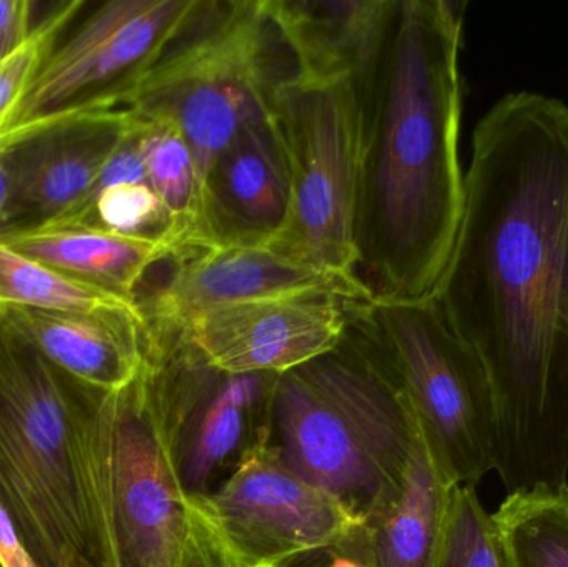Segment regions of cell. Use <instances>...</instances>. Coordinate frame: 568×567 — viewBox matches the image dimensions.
I'll return each instance as SVG.
<instances>
[{"label": "cell", "mask_w": 568, "mask_h": 567, "mask_svg": "<svg viewBox=\"0 0 568 567\" xmlns=\"http://www.w3.org/2000/svg\"><path fill=\"white\" fill-rule=\"evenodd\" d=\"M434 300L493 388L507 495L568 489V103L507 93L477 123Z\"/></svg>", "instance_id": "cell-1"}, {"label": "cell", "mask_w": 568, "mask_h": 567, "mask_svg": "<svg viewBox=\"0 0 568 567\" xmlns=\"http://www.w3.org/2000/svg\"><path fill=\"white\" fill-rule=\"evenodd\" d=\"M466 2L393 0L363 110L356 276L377 300L433 296L466 195L459 159Z\"/></svg>", "instance_id": "cell-2"}, {"label": "cell", "mask_w": 568, "mask_h": 567, "mask_svg": "<svg viewBox=\"0 0 568 567\" xmlns=\"http://www.w3.org/2000/svg\"><path fill=\"white\" fill-rule=\"evenodd\" d=\"M103 393L0 320V503L40 567H113L90 435Z\"/></svg>", "instance_id": "cell-3"}, {"label": "cell", "mask_w": 568, "mask_h": 567, "mask_svg": "<svg viewBox=\"0 0 568 567\" xmlns=\"http://www.w3.org/2000/svg\"><path fill=\"white\" fill-rule=\"evenodd\" d=\"M414 432L416 416L389 366L351 320L336 348L276 376L270 445L363 528L399 493Z\"/></svg>", "instance_id": "cell-4"}, {"label": "cell", "mask_w": 568, "mask_h": 567, "mask_svg": "<svg viewBox=\"0 0 568 567\" xmlns=\"http://www.w3.org/2000/svg\"><path fill=\"white\" fill-rule=\"evenodd\" d=\"M270 110L291 172V215L273 249L333 276L359 302L373 300L356 276L357 186L363 110L353 79L290 75L270 90Z\"/></svg>", "instance_id": "cell-5"}, {"label": "cell", "mask_w": 568, "mask_h": 567, "mask_svg": "<svg viewBox=\"0 0 568 567\" xmlns=\"http://www.w3.org/2000/svg\"><path fill=\"white\" fill-rule=\"evenodd\" d=\"M266 26L263 0H205L123 107L179 126L202 185L240 129L268 110L278 79L270 75Z\"/></svg>", "instance_id": "cell-6"}, {"label": "cell", "mask_w": 568, "mask_h": 567, "mask_svg": "<svg viewBox=\"0 0 568 567\" xmlns=\"http://www.w3.org/2000/svg\"><path fill=\"white\" fill-rule=\"evenodd\" d=\"M347 316L379 350L447 478L476 486L494 472L489 378L434 296L347 300Z\"/></svg>", "instance_id": "cell-7"}, {"label": "cell", "mask_w": 568, "mask_h": 567, "mask_svg": "<svg viewBox=\"0 0 568 567\" xmlns=\"http://www.w3.org/2000/svg\"><path fill=\"white\" fill-rule=\"evenodd\" d=\"M205 0H109L70 27L0 122V152L52 123L123 109Z\"/></svg>", "instance_id": "cell-8"}, {"label": "cell", "mask_w": 568, "mask_h": 567, "mask_svg": "<svg viewBox=\"0 0 568 567\" xmlns=\"http://www.w3.org/2000/svg\"><path fill=\"white\" fill-rule=\"evenodd\" d=\"M90 435L113 567H175L189 496L145 363L125 388L100 396Z\"/></svg>", "instance_id": "cell-9"}, {"label": "cell", "mask_w": 568, "mask_h": 567, "mask_svg": "<svg viewBox=\"0 0 568 567\" xmlns=\"http://www.w3.org/2000/svg\"><path fill=\"white\" fill-rule=\"evenodd\" d=\"M146 328L145 368L155 389L183 492L206 498L270 443L278 375H229L206 365L169 326Z\"/></svg>", "instance_id": "cell-10"}, {"label": "cell", "mask_w": 568, "mask_h": 567, "mask_svg": "<svg viewBox=\"0 0 568 567\" xmlns=\"http://www.w3.org/2000/svg\"><path fill=\"white\" fill-rule=\"evenodd\" d=\"M196 499L243 567H287L339 549L363 523L334 496L297 475L270 443L212 495Z\"/></svg>", "instance_id": "cell-11"}, {"label": "cell", "mask_w": 568, "mask_h": 567, "mask_svg": "<svg viewBox=\"0 0 568 567\" xmlns=\"http://www.w3.org/2000/svg\"><path fill=\"white\" fill-rule=\"evenodd\" d=\"M347 323L346 298L311 288L219 306L176 330L219 372L283 375L336 348Z\"/></svg>", "instance_id": "cell-12"}, {"label": "cell", "mask_w": 568, "mask_h": 567, "mask_svg": "<svg viewBox=\"0 0 568 567\" xmlns=\"http://www.w3.org/2000/svg\"><path fill=\"white\" fill-rule=\"evenodd\" d=\"M136 126L130 110H105L43 126L2 150L12 180L2 235L47 225L79 209Z\"/></svg>", "instance_id": "cell-13"}, {"label": "cell", "mask_w": 568, "mask_h": 567, "mask_svg": "<svg viewBox=\"0 0 568 567\" xmlns=\"http://www.w3.org/2000/svg\"><path fill=\"white\" fill-rule=\"evenodd\" d=\"M290 215V163L268 107L240 129L206 172L203 249L273 246Z\"/></svg>", "instance_id": "cell-14"}, {"label": "cell", "mask_w": 568, "mask_h": 567, "mask_svg": "<svg viewBox=\"0 0 568 567\" xmlns=\"http://www.w3.org/2000/svg\"><path fill=\"white\" fill-rule=\"evenodd\" d=\"M169 282L152 295L139 298L146 323L185 325L190 318L233 303L268 298L301 290L327 288L359 302L333 276L287 259L273 246L203 249L172 260Z\"/></svg>", "instance_id": "cell-15"}, {"label": "cell", "mask_w": 568, "mask_h": 567, "mask_svg": "<svg viewBox=\"0 0 568 567\" xmlns=\"http://www.w3.org/2000/svg\"><path fill=\"white\" fill-rule=\"evenodd\" d=\"M0 320L60 372L99 392L125 388L145 363L143 315L10 308Z\"/></svg>", "instance_id": "cell-16"}, {"label": "cell", "mask_w": 568, "mask_h": 567, "mask_svg": "<svg viewBox=\"0 0 568 567\" xmlns=\"http://www.w3.org/2000/svg\"><path fill=\"white\" fill-rule=\"evenodd\" d=\"M266 17L310 80H359L374 62L393 0H263Z\"/></svg>", "instance_id": "cell-17"}, {"label": "cell", "mask_w": 568, "mask_h": 567, "mask_svg": "<svg viewBox=\"0 0 568 567\" xmlns=\"http://www.w3.org/2000/svg\"><path fill=\"white\" fill-rule=\"evenodd\" d=\"M456 486L437 463L416 418L399 493L389 508L361 528L337 555L367 567H430Z\"/></svg>", "instance_id": "cell-18"}, {"label": "cell", "mask_w": 568, "mask_h": 567, "mask_svg": "<svg viewBox=\"0 0 568 567\" xmlns=\"http://www.w3.org/2000/svg\"><path fill=\"white\" fill-rule=\"evenodd\" d=\"M0 243L80 282L136 302L140 283L156 263L170 262L165 243L116 235L90 225H50L3 233ZM139 303V302H136Z\"/></svg>", "instance_id": "cell-19"}, {"label": "cell", "mask_w": 568, "mask_h": 567, "mask_svg": "<svg viewBox=\"0 0 568 567\" xmlns=\"http://www.w3.org/2000/svg\"><path fill=\"white\" fill-rule=\"evenodd\" d=\"M139 146L146 179L169 216L172 260L203 250L202 183L185 136L166 120H140Z\"/></svg>", "instance_id": "cell-20"}, {"label": "cell", "mask_w": 568, "mask_h": 567, "mask_svg": "<svg viewBox=\"0 0 568 567\" xmlns=\"http://www.w3.org/2000/svg\"><path fill=\"white\" fill-rule=\"evenodd\" d=\"M10 308L75 315H143L133 300L63 275L0 243V313Z\"/></svg>", "instance_id": "cell-21"}, {"label": "cell", "mask_w": 568, "mask_h": 567, "mask_svg": "<svg viewBox=\"0 0 568 567\" xmlns=\"http://www.w3.org/2000/svg\"><path fill=\"white\" fill-rule=\"evenodd\" d=\"M493 519L506 567H568V489L513 493Z\"/></svg>", "instance_id": "cell-22"}, {"label": "cell", "mask_w": 568, "mask_h": 567, "mask_svg": "<svg viewBox=\"0 0 568 567\" xmlns=\"http://www.w3.org/2000/svg\"><path fill=\"white\" fill-rule=\"evenodd\" d=\"M52 223L97 226L116 235L156 240L170 246L169 216L149 182L103 186L79 209Z\"/></svg>", "instance_id": "cell-23"}, {"label": "cell", "mask_w": 568, "mask_h": 567, "mask_svg": "<svg viewBox=\"0 0 568 567\" xmlns=\"http://www.w3.org/2000/svg\"><path fill=\"white\" fill-rule=\"evenodd\" d=\"M430 567H506L493 515L474 486H456Z\"/></svg>", "instance_id": "cell-24"}, {"label": "cell", "mask_w": 568, "mask_h": 567, "mask_svg": "<svg viewBox=\"0 0 568 567\" xmlns=\"http://www.w3.org/2000/svg\"><path fill=\"white\" fill-rule=\"evenodd\" d=\"M85 0L57 2L40 17L30 36L9 57L0 60V122L22 99L40 67L49 59L57 43L82 16Z\"/></svg>", "instance_id": "cell-25"}, {"label": "cell", "mask_w": 568, "mask_h": 567, "mask_svg": "<svg viewBox=\"0 0 568 567\" xmlns=\"http://www.w3.org/2000/svg\"><path fill=\"white\" fill-rule=\"evenodd\" d=\"M175 567H243L219 526L196 499L189 498V523Z\"/></svg>", "instance_id": "cell-26"}, {"label": "cell", "mask_w": 568, "mask_h": 567, "mask_svg": "<svg viewBox=\"0 0 568 567\" xmlns=\"http://www.w3.org/2000/svg\"><path fill=\"white\" fill-rule=\"evenodd\" d=\"M33 0H0V39H27L36 26Z\"/></svg>", "instance_id": "cell-27"}, {"label": "cell", "mask_w": 568, "mask_h": 567, "mask_svg": "<svg viewBox=\"0 0 568 567\" xmlns=\"http://www.w3.org/2000/svg\"><path fill=\"white\" fill-rule=\"evenodd\" d=\"M0 565L3 567H40L17 531L6 508L0 503Z\"/></svg>", "instance_id": "cell-28"}, {"label": "cell", "mask_w": 568, "mask_h": 567, "mask_svg": "<svg viewBox=\"0 0 568 567\" xmlns=\"http://www.w3.org/2000/svg\"><path fill=\"white\" fill-rule=\"evenodd\" d=\"M10 193H12V180L7 165L6 156L0 153V235L6 226L7 210H9Z\"/></svg>", "instance_id": "cell-29"}, {"label": "cell", "mask_w": 568, "mask_h": 567, "mask_svg": "<svg viewBox=\"0 0 568 567\" xmlns=\"http://www.w3.org/2000/svg\"><path fill=\"white\" fill-rule=\"evenodd\" d=\"M333 553L334 551L320 553V555H313L310 556V558L301 559V561L293 563V565L287 567H324Z\"/></svg>", "instance_id": "cell-30"}, {"label": "cell", "mask_w": 568, "mask_h": 567, "mask_svg": "<svg viewBox=\"0 0 568 567\" xmlns=\"http://www.w3.org/2000/svg\"><path fill=\"white\" fill-rule=\"evenodd\" d=\"M324 567H367L361 565V563L354 561V559L347 558L344 555H337V553H333L331 558L327 559L326 566Z\"/></svg>", "instance_id": "cell-31"}, {"label": "cell", "mask_w": 568, "mask_h": 567, "mask_svg": "<svg viewBox=\"0 0 568 567\" xmlns=\"http://www.w3.org/2000/svg\"><path fill=\"white\" fill-rule=\"evenodd\" d=\"M26 40V39H23ZM23 40L20 39H0V60L9 57L17 47L22 45Z\"/></svg>", "instance_id": "cell-32"}, {"label": "cell", "mask_w": 568, "mask_h": 567, "mask_svg": "<svg viewBox=\"0 0 568 567\" xmlns=\"http://www.w3.org/2000/svg\"><path fill=\"white\" fill-rule=\"evenodd\" d=\"M0 567H3L2 565H0Z\"/></svg>", "instance_id": "cell-33"}]
</instances>
